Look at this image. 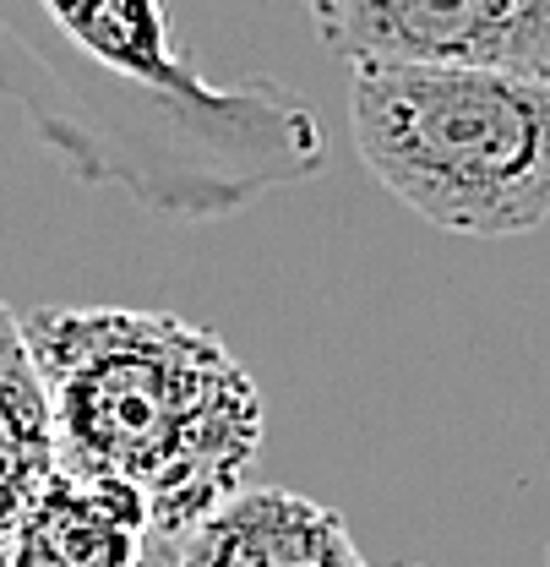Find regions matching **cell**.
<instances>
[{
    "mask_svg": "<svg viewBox=\"0 0 550 567\" xmlns=\"http://www.w3.org/2000/svg\"><path fill=\"white\" fill-rule=\"evenodd\" d=\"M0 93L76 181L169 218H235L328 164L305 99L180 61L164 0H0Z\"/></svg>",
    "mask_w": 550,
    "mask_h": 567,
    "instance_id": "6da1fadb",
    "label": "cell"
},
{
    "mask_svg": "<svg viewBox=\"0 0 550 567\" xmlns=\"http://www.w3.org/2000/svg\"><path fill=\"white\" fill-rule=\"evenodd\" d=\"M22 333L66 470L137 486L169 540L240 492L262 447V393L218 333L126 306H39Z\"/></svg>",
    "mask_w": 550,
    "mask_h": 567,
    "instance_id": "7a4b0ae2",
    "label": "cell"
},
{
    "mask_svg": "<svg viewBox=\"0 0 550 567\" xmlns=\"http://www.w3.org/2000/svg\"><path fill=\"white\" fill-rule=\"evenodd\" d=\"M349 137L365 169L430 229L507 240L550 218V76L360 66Z\"/></svg>",
    "mask_w": 550,
    "mask_h": 567,
    "instance_id": "3957f363",
    "label": "cell"
},
{
    "mask_svg": "<svg viewBox=\"0 0 550 567\" xmlns=\"http://www.w3.org/2000/svg\"><path fill=\"white\" fill-rule=\"evenodd\" d=\"M349 66H469L550 76V0H305Z\"/></svg>",
    "mask_w": 550,
    "mask_h": 567,
    "instance_id": "277c9868",
    "label": "cell"
},
{
    "mask_svg": "<svg viewBox=\"0 0 550 567\" xmlns=\"http://www.w3.org/2000/svg\"><path fill=\"white\" fill-rule=\"evenodd\" d=\"M153 540V507L137 486L61 464L11 540V567H142Z\"/></svg>",
    "mask_w": 550,
    "mask_h": 567,
    "instance_id": "5b68a950",
    "label": "cell"
},
{
    "mask_svg": "<svg viewBox=\"0 0 550 567\" xmlns=\"http://www.w3.org/2000/svg\"><path fill=\"white\" fill-rule=\"evenodd\" d=\"M180 567H365L339 507L283 486L235 492L180 540Z\"/></svg>",
    "mask_w": 550,
    "mask_h": 567,
    "instance_id": "8992f818",
    "label": "cell"
},
{
    "mask_svg": "<svg viewBox=\"0 0 550 567\" xmlns=\"http://www.w3.org/2000/svg\"><path fill=\"white\" fill-rule=\"evenodd\" d=\"M55 470H61V442H55L50 393L28 350L22 317L0 300V567H11V540Z\"/></svg>",
    "mask_w": 550,
    "mask_h": 567,
    "instance_id": "52a82bcc",
    "label": "cell"
},
{
    "mask_svg": "<svg viewBox=\"0 0 550 567\" xmlns=\"http://www.w3.org/2000/svg\"><path fill=\"white\" fill-rule=\"evenodd\" d=\"M142 567H180V540L158 535V540H153V551L142 557Z\"/></svg>",
    "mask_w": 550,
    "mask_h": 567,
    "instance_id": "ba28073f",
    "label": "cell"
},
{
    "mask_svg": "<svg viewBox=\"0 0 550 567\" xmlns=\"http://www.w3.org/2000/svg\"><path fill=\"white\" fill-rule=\"evenodd\" d=\"M546 567H550V551H546Z\"/></svg>",
    "mask_w": 550,
    "mask_h": 567,
    "instance_id": "9c48e42d",
    "label": "cell"
}]
</instances>
